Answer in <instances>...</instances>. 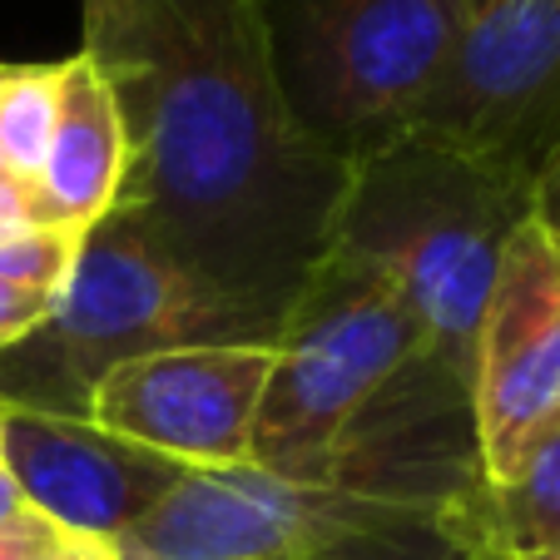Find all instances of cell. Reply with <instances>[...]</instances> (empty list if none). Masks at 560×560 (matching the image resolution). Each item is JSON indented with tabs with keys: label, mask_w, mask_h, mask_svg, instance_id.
I'll use <instances>...</instances> for the list:
<instances>
[{
	"label": "cell",
	"mask_w": 560,
	"mask_h": 560,
	"mask_svg": "<svg viewBox=\"0 0 560 560\" xmlns=\"http://www.w3.org/2000/svg\"><path fill=\"white\" fill-rule=\"evenodd\" d=\"M125 125L115 219L278 338L352 164L298 125L264 0H80Z\"/></svg>",
	"instance_id": "6da1fadb"
},
{
	"label": "cell",
	"mask_w": 560,
	"mask_h": 560,
	"mask_svg": "<svg viewBox=\"0 0 560 560\" xmlns=\"http://www.w3.org/2000/svg\"><path fill=\"white\" fill-rule=\"evenodd\" d=\"M248 466L446 506L471 487V397L402 293L328 248L273 342Z\"/></svg>",
	"instance_id": "7a4b0ae2"
},
{
	"label": "cell",
	"mask_w": 560,
	"mask_h": 560,
	"mask_svg": "<svg viewBox=\"0 0 560 560\" xmlns=\"http://www.w3.org/2000/svg\"><path fill=\"white\" fill-rule=\"evenodd\" d=\"M526 213L530 189L407 129L352 159L328 248L362 258L402 293L466 387L501 254Z\"/></svg>",
	"instance_id": "3957f363"
},
{
	"label": "cell",
	"mask_w": 560,
	"mask_h": 560,
	"mask_svg": "<svg viewBox=\"0 0 560 560\" xmlns=\"http://www.w3.org/2000/svg\"><path fill=\"white\" fill-rule=\"evenodd\" d=\"M199 342H264L273 332L109 213L80 238L50 317L0 348V402L55 417H90L95 387L149 352Z\"/></svg>",
	"instance_id": "277c9868"
},
{
	"label": "cell",
	"mask_w": 560,
	"mask_h": 560,
	"mask_svg": "<svg viewBox=\"0 0 560 560\" xmlns=\"http://www.w3.org/2000/svg\"><path fill=\"white\" fill-rule=\"evenodd\" d=\"M115 546L125 560H466L432 501L283 481L258 466L189 471Z\"/></svg>",
	"instance_id": "5b68a950"
},
{
	"label": "cell",
	"mask_w": 560,
	"mask_h": 560,
	"mask_svg": "<svg viewBox=\"0 0 560 560\" xmlns=\"http://www.w3.org/2000/svg\"><path fill=\"white\" fill-rule=\"evenodd\" d=\"M264 11L298 125L352 164L417 125L466 0H264Z\"/></svg>",
	"instance_id": "8992f818"
},
{
	"label": "cell",
	"mask_w": 560,
	"mask_h": 560,
	"mask_svg": "<svg viewBox=\"0 0 560 560\" xmlns=\"http://www.w3.org/2000/svg\"><path fill=\"white\" fill-rule=\"evenodd\" d=\"M412 135L530 189L560 139V0H466Z\"/></svg>",
	"instance_id": "52a82bcc"
},
{
	"label": "cell",
	"mask_w": 560,
	"mask_h": 560,
	"mask_svg": "<svg viewBox=\"0 0 560 560\" xmlns=\"http://www.w3.org/2000/svg\"><path fill=\"white\" fill-rule=\"evenodd\" d=\"M466 397L481 481H501L530 436L560 417V248L536 213L506 238Z\"/></svg>",
	"instance_id": "ba28073f"
},
{
	"label": "cell",
	"mask_w": 560,
	"mask_h": 560,
	"mask_svg": "<svg viewBox=\"0 0 560 560\" xmlns=\"http://www.w3.org/2000/svg\"><path fill=\"white\" fill-rule=\"evenodd\" d=\"M268 377L273 348L264 342H199L149 352L100 382L90 422L189 471L248 466Z\"/></svg>",
	"instance_id": "9c48e42d"
},
{
	"label": "cell",
	"mask_w": 560,
	"mask_h": 560,
	"mask_svg": "<svg viewBox=\"0 0 560 560\" xmlns=\"http://www.w3.org/2000/svg\"><path fill=\"white\" fill-rule=\"evenodd\" d=\"M5 471L60 530L119 540L179 487L189 466L105 432L90 417H55L0 402Z\"/></svg>",
	"instance_id": "30bf717a"
},
{
	"label": "cell",
	"mask_w": 560,
	"mask_h": 560,
	"mask_svg": "<svg viewBox=\"0 0 560 560\" xmlns=\"http://www.w3.org/2000/svg\"><path fill=\"white\" fill-rule=\"evenodd\" d=\"M125 179V125L95 60L74 50L60 60V109L45 144L40 174L31 179V213L40 229L85 238L109 219Z\"/></svg>",
	"instance_id": "8fae6325"
},
{
	"label": "cell",
	"mask_w": 560,
	"mask_h": 560,
	"mask_svg": "<svg viewBox=\"0 0 560 560\" xmlns=\"http://www.w3.org/2000/svg\"><path fill=\"white\" fill-rule=\"evenodd\" d=\"M446 536L466 560H511L560 546V417H550L501 481L476 476L442 506Z\"/></svg>",
	"instance_id": "7c38bea8"
},
{
	"label": "cell",
	"mask_w": 560,
	"mask_h": 560,
	"mask_svg": "<svg viewBox=\"0 0 560 560\" xmlns=\"http://www.w3.org/2000/svg\"><path fill=\"white\" fill-rule=\"evenodd\" d=\"M60 109V60L0 65V170L31 189Z\"/></svg>",
	"instance_id": "4fadbf2b"
},
{
	"label": "cell",
	"mask_w": 560,
	"mask_h": 560,
	"mask_svg": "<svg viewBox=\"0 0 560 560\" xmlns=\"http://www.w3.org/2000/svg\"><path fill=\"white\" fill-rule=\"evenodd\" d=\"M74 254H80V238L60 229H25L15 238L0 244V278L21 288H45V293H60L65 278L74 268Z\"/></svg>",
	"instance_id": "5bb4252c"
},
{
	"label": "cell",
	"mask_w": 560,
	"mask_h": 560,
	"mask_svg": "<svg viewBox=\"0 0 560 560\" xmlns=\"http://www.w3.org/2000/svg\"><path fill=\"white\" fill-rule=\"evenodd\" d=\"M55 298H60V293H45V288H21V283H5V278H0V348H11V342L31 338L45 317H50Z\"/></svg>",
	"instance_id": "9a60e30c"
},
{
	"label": "cell",
	"mask_w": 560,
	"mask_h": 560,
	"mask_svg": "<svg viewBox=\"0 0 560 560\" xmlns=\"http://www.w3.org/2000/svg\"><path fill=\"white\" fill-rule=\"evenodd\" d=\"M530 213L546 223V233L556 238V248H560V139L550 144L546 164H540L536 184H530Z\"/></svg>",
	"instance_id": "2e32d148"
},
{
	"label": "cell",
	"mask_w": 560,
	"mask_h": 560,
	"mask_svg": "<svg viewBox=\"0 0 560 560\" xmlns=\"http://www.w3.org/2000/svg\"><path fill=\"white\" fill-rule=\"evenodd\" d=\"M31 560H125V556H119V546L105 536H80V530L55 526V536L45 540Z\"/></svg>",
	"instance_id": "e0dca14e"
},
{
	"label": "cell",
	"mask_w": 560,
	"mask_h": 560,
	"mask_svg": "<svg viewBox=\"0 0 560 560\" xmlns=\"http://www.w3.org/2000/svg\"><path fill=\"white\" fill-rule=\"evenodd\" d=\"M35 229V213H31V189L15 184L11 174H0V244L15 238V233Z\"/></svg>",
	"instance_id": "ac0fdd59"
},
{
	"label": "cell",
	"mask_w": 560,
	"mask_h": 560,
	"mask_svg": "<svg viewBox=\"0 0 560 560\" xmlns=\"http://www.w3.org/2000/svg\"><path fill=\"white\" fill-rule=\"evenodd\" d=\"M40 516V511L25 501V491L15 487V476L11 471H0V536L5 530H21V526H31V521Z\"/></svg>",
	"instance_id": "d6986e66"
},
{
	"label": "cell",
	"mask_w": 560,
	"mask_h": 560,
	"mask_svg": "<svg viewBox=\"0 0 560 560\" xmlns=\"http://www.w3.org/2000/svg\"><path fill=\"white\" fill-rule=\"evenodd\" d=\"M55 536V526L45 516H35L31 526H21V530H5V536H0V560H31L35 550L45 546V540Z\"/></svg>",
	"instance_id": "ffe728a7"
},
{
	"label": "cell",
	"mask_w": 560,
	"mask_h": 560,
	"mask_svg": "<svg viewBox=\"0 0 560 560\" xmlns=\"http://www.w3.org/2000/svg\"><path fill=\"white\" fill-rule=\"evenodd\" d=\"M511 560H560V546H550V550H536V556H511Z\"/></svg>",
	"instance_id": "44dd1931"
},
{
	"label": "cell",
	"mask_w": 560,
	"mask_h": 560,
	"mask_svg": "<svg viewBox=\"0 0 560 560\" xmlns=\"http://www.w3.org/2000/svg\"><path fill=\"white\" fill-rule=\"evenodd\" d=\"M0 471H5V446H0Z\"/></svg>",
	"instance_id": "7402d4cb"
},
{
	"label": "cell",
	"mask_w": 560,
	"mask_h": 560,
	"mask_svg": "<svg viewBox=\"0 0 560 560\" xmlns=\"http://www.w3.org/2000/svg\"><path fill=\"white\" fill-rule=\"evenodd\" d=\"M0 174H5V170H0Z\"/></svg>",
	"instance_id": "603a6c76"
}]
</instances>
